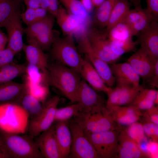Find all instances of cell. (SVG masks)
<instances>
[{
	"label": "cell",
	"mask_w": 158,
	"mask_h": 158,
	"mask_svg": "<svg viewBox=\"0 0 158 158\" xmlns=\"http://www.w3.org/2000/svg\"><path fill=\"white\" fill-rule=\"evenodd\" d=\"M47 82L76 103L82 80L79 73L57 62L48 65Z\"/></svg>",
	"instance_id": "cell-1"
},
{
	"label": "cell",
	"mask_w": 158,
	"mask_h": 158,
	"mask_svg": "<svg viewBox=\"0 0 158 158\" xmlns=\"http://www.w3.org/2000/svg\"><path fill=\"white\" fill-rule=\"evenodd\" d=\"M1 146L8 158H44L34 137L29 134L0 131Z\"/></svg>",
	"instance_id": "cell-2"
},
{
	"label": "cell",
	"mask_w": 158,
	"mask_h": 158,
	"mask_svg": "<svg viewBox=\"0 0 158 158\" xmlns=\"http://www.w3.org/2000/svg\"><path fill=\"white\" fill-rule=\"evenodd\" d=\"M30 120L28 114L20 105L13 103L0 104V131L25 134Z\"/></svg>",
	"instance_id": "cell-3"
},
{
	"label": "cell",
	"mask_w": 158,
	"mask_h": 158,
	"mask_svg": "<svg viewBox=\"0 0 158 158\" xmlns=\"http://www.w3.org/2000/svg\"><path fill=\"white\" fill-rule=\"evenodd\" d=\"M50 48L51 56L56 62L79 73L84 58L77 50L73 37L56 36Z\"/></svg>",
	"instance_id": "cell-4"
},
{
	"label": "cell",
	"mask_w": 158,
	"mask_h": 158,
	"mask_svg": "<svg viewBox=\"0 0 158 158\" xmlns=\"http://www.w3.org/2000/svg\"><path fill=\"white\" fill-rule=\"evenodd\" d=\"M74 118L72 121L88 133H98L118 128L105 107L99 111L91 113L81 112Z\"/></svg>",
	"instance_id": "cell-5"
},
{
	"label": "cell",
	"mask_w": 158,
	"mask_h": 158,
	"mask_svg": "<svg viewBox=\"0 0 158 158\" xmlns=\"http://www.w3.org/2000/svg\"><path fill=\"white\" fill-rule=\"evenodd\" d=\"M86 35L92 49L101 59L109 64L115 63L120 57L112 52L105 29L90 26L87 28Z\"/></svg>",
	"instance_id": "cell-6"
},
{
	"label": "cell",
	"mask_w": 158,
	"mask_h": 158,
	"mask_svg": "<svg viewBox=\"0 0 158 158\" xmlns=\"http://www.w3.org/2000/svg\"><path fill=\"white\" fill-rule=\"evenodd\" d=\"M72 141L69 157L73 158H100L83 129L71 120L69 123Z\"/></svg>",
	"instance_id": "cell-7"
},
{
	"label": "cell",
	"mask_w": 158,
	"mask_h": 158,
	"mask_svg": "<svg viewBox=\"0 0 158 158\" xmlns=\"http://www.w3.org/2000/svg\"><path fill=\"white\" fill-rule=\"evenodd\" d=\"M60 97L55 96L46 102L43 108L36 116L30 120L27 132L34 137L50 128L55 121V114Z\"/></svg>",
	"instance_id": "cell-8"
},
{
	"label": "cell",
	"mask_w": 158,
	"mask_h": 158,
	"mask_svg": "<svg viewBox=\"0 0 158 158\" xmlns=\"http://www.w3.org/2000/svg\"><path fill=\"white\" fill-rule=\"evenodd\" d=\"M117 129L90 133L85 132L100 158L116 157L118 146V133Z\"/></svg>",
	"instance_id": "cell-9"
},
{
	"label": "cell",
	"mask_w": 158,
	"mask_h": 158,
	"mask_svg": "<svg viewBox=\"0 0 158 158\" xmlns=\"http://www.w3.org/2000/svg\"><path fill=\"white\" fill-rule=\"evenodd\" d=\"M84 30L79 36L80 45L85 57L98 73L105 84L111 88L116 82L109 64L99 58L90 46Z\"/></svg>",
	"instance_id": "cell-10"
},
{
	"label": "cell",
	"mask_w": 158,
	"mask_h": 158,
	"mask_svg": "<svg viewBox=\"0 0 158 158\" xmlns=\"http://www.w3.org/2000/svg\"><path fill=\"white\" fill-rule=\"evenodd\" d=\"M76 103L79 105L81 112L91 113L102 110L105 107L104 100L95 90L82 80Z\"/></svg>",
	"instance_id": "cell-11"
},
{
	"label": "cell",
	"mask_w": 158,
	"mask_h": 158,
	"mask_svg": "<svg viewBox=\"0 0 158 158\" xmlns=\"http://www.w3.org/2000/svg\"><path fill=\"white\" fill-rule=\"evenodd\" d=\"M135 42L139 44L152 60L155 62L158 60V20H153L146 28L140 32Z\"/></svg>",
	"instance_id": "cell-12"
},
{
	"label": "cell",
	"mask_w": 158,
	"mask_h": 158,
	"mask_svg": "<svg viewBox=\"0 0 158 158\" xmlns=\"http://www.w3.org/2000/svg\"><path fill=\"white\" fill-rule=\"evenodd\" d=\"M4 27L7 33V47L16 54L23 49L24 44L23 40L24 29L22 26L20 14L18 11L13 14Z\"/></svg>",
	"instance_id": "cell-13"
},
{
	"label": "cell",
	"mask_w": 158,
	"mask_h": 158,
	"mask_svg": "<svg viewBox=\"0 0 158 158\" xmlns=\"http://www.w3.org/2000/svg\"><path fill=\"white\" fill-rule=\"evenodd\" d=\"M55 18L63 34L65 36H78L87 27L76 16L69 13L59 5Z\"/></svg>",
	"instance_id": "cell-14"
},
{
	"label": "cell",
	"mask_w": 158,
	"mask_h": 158,
	"mask_svg": "<svg viewBox=\"0 0 158 158\" xmlns=\"http://www.w3.org/2000/svg\"><path fill=\"white\" fill-rule=\"evenodd\" d=\"M155 62L153 61L146 52L140 47L128 59L127 62L140 78L145 82L149 83L153 73Z\"/></svg>",
	"instance_id": "cell-15"
},
{
	"label": "cell",
	"mask_w": 158,
	"mask_h": 158,
	"mask_svg": "<svg viewBox=\"0 0 158 158\" xmlns=\"http://www.w3.org/2000/svg\"><path fill=\"white\" fill-rule=\"evenodd\" d=\"M142 86L116 85L111 88L106 93L108 99L106 106H126L130 105L133 102Z\"/></svg>",
	"instance_id": "cell-16"
},
{
	"label": "cell",
	"mask_w": 158,
	"mask_h": 158,
	"mask_svg": "<svg viewBox=\"0 0 158 158\" xmlns=\"http://www.w3.org/2000/svg\"><path fill=\"white\" fill-rule=\"evenodd\" d=\"M55 125L37 136L35 140L44 157L62 158L55 133Z\"/></svg>",
	"instance_id": "cell-17"
},
{
	"label": "cell",
	"mask_w": 158,
	"mask_h": 158,
	"mask_svg": "<svg viewBox=\"0 0 158 158\" xmlns=\"http://www.w3.org/2000/svg\"><path fill=\"white\" fill-rule=\"evenodd\" d=\"M154 20H158L147 8L141 7L130 9L122 21L127 25L136 35L147 28Z\"/></svg>",
	"instance_id": "cell-18"
},
{
	"label": "cell",
	"mask_w": 158,
	"mask_h": 158,
	"mask_svg": "<svg viewBox=\"0 0 158 158\" xmlns=\"http://www.w3.org/2000/svg\"><path fill=\"white\" fill-rule=\"evenodd\" d=\"M105 107L114 122L121 126H128L138 121L142 114L140 110L131 105Z\"/></svg>",
	"instance_id": "cell-19"
},
{
	"label": "cell",
	"mask_w": 158,
	"mask_h": 158,
	"mask_svg": "<svg viewBox=\"0 0 158 158\" xmlns=\"http://www.w3.org/2000/svg\"><path fill=\"white\" fill-rule=\"evenodd\" d=\"M116 85L138 87L140 85V77L127 62L111 64Z\"/></svg>",
	"instance_id": "cell-20"
},
{
	"label": "cell",
	"mask_w": 158,
	"mask_h": 158,
	"mask_svg": "<svg viewBox=\"0 0 158 158\" xmlns=\"http://www.w3.org/2000/svg\"><path fill=\"white\" fill-rule=\"evenodd\" d=\"M23 49L27 63L36 66L44 73H47L48 56L35 39H28V44H24Z\"/></svg>",
	"instance_id": "cell-21"
},
{
	"label": "cell",
	"mask_w": 158,
	"mask_h": 158,
	"mask_svg": "<svg viewBox=\"0 0 158 158\" xmlns=\"http://www.w3.org/2000/svg\"><path fill=\"white\" fill-rule=\"evenodd\" d=\"M27 91L26 84L8 81L0 85V104L13 103L20 105L21 99Z\"/></svg>",
	"instance_id": "cell-22"
},
{
	"label": "cell",
	"mask_w": 158,
	"mask_h": 158,
	"mask_svg": "<svg viewBox=\"0 0 158 158\" xmlns=\"http://www.w3.org/2000/svg\"><path fill=\"white\" fill-rule=\"evenodd\" d=\"M118 146L116 157L144 158L148 156L140 149L138 144L128 135L125 130L119 133Z\"/></svg>",
	"instance_id": "cell-23"
},
{
	"label": "cell",
	"mask_w": 158,
	"mask_h": 158,
	"mask_svg": "<svg viewBox=\"0 0 158 158\" xmlns=\"http://www.w3.org/2000/svg\"><path fill=\"white\" fill-rule=\"evenodd\" d=\"M81 78L97 91L107 93L111 87H108L92 65L85 57L79 73Z\"/></svg>",
	"instance_id": "cell-24"
},
{
	"label": "cell",
	"mask_w": 158,
	"mask_h": 158,
	"mask_svg": "<svg viewBox=\"0 0 158 158\" xmlns=\"http://www.w3.org/2000/svg\"><path fill=\"white\" fill-rule=\"evenodd\" d=\"M69 121L57 122L55 125V133L62 158L69 157L72 136Z\"/></svg>",
	"instance_id": "cell-25"
},
{
	"label": "cell",
	"mask_w": 158,
	"mask_h": 158,
	"mask_svg": "<svg viewBox=\"0 0 158 158\" xmlns=\"http://www.w3.org/2000/svg\"><path fill=\"white\" fill-rule=\"evenodd\" d=\"M158 99L157 90L152 89L144 88L142 87L130 105L140 110H146L155 104H157Z\"/></svg>",
	"instance_id": "cell-26"
},
{
	"label": "cell",
	"mask_w": 158,
	"mask_h": 158,
	"mask_svg": "<svg viewBox=\"0 0 158 158\" xmlns=\"http://www.w3.org/2000/svg\"><path fill=\"white\" fill-rule=\"evenodd\" d=\"M55 17L50 13L43 19L24 29V32L28 39H35L38 35L53 29Z\"/></svg>",
	"instance_id": "cell-27"
},
{
	"label": "cell",
	"mask_w": 158,
	"mask_h": 158,
	"mask_svg": "<svg viewBox=\"0 0 158 158\" xmlns=\"http://www.w3.org/2000/svg\"><path fill=\"white\" fill-rule=\"evenodd\" d=\"M117 0H105L96 8L93 20L96 27L100 29L106 28L111 11Z\"/></svg>",
	"instance_id": "cell-28"
},
{
	"label": "cell",
	"mask_w": 158,
	"mask_h": 158,
	"mask_svg": "<svg viewBox=\"0 0 158 158\" xmlns=\"http://www.w3.org/2000/svg\"><path fill=\"white\" fill-rule=\"evenodd\" d=\"M131 4L127 0L117 1L111 11L106 28L107 32L123 20L130 10Z\"/></svg>",
	"instance_id": "cell-29"
},
{
	"label": "cell",
	"mask_w": 158,
	"mask_h": 158,
	"mask_svg": "<svg viewBox=\"0 0 158 158\" xmlns=\"http://www.w3.org/2000/svg\"><path fill=\"white\" fill-rule=\"evenodd\" d=\"M63 7L69 13L76 16L87 26L91 25L90 14L86 11L80 0H60Z\"/></svg>",
	"instance_id": "cell-30"
},
{
	"label": "cell",
	"mask_w": 158,
	"mask_h": 158,
	"mask_svg": "<svg viewBox=\"0 0 158 158\" xmlns=\"http://www.w3.org/2000/svg\"><path fill=\"white\" fill-rule=\"evenodd\" d=\"M107 32L109 40L111 41H129L133 40L132 37L135 35L128 26L123 21L118 23Z\"/></svg>",
	"instance_id": "cell-31"
},
{
	"label": "cell",
	"mask_w": 158,
	"mask_h": 158,
	"mask_svg": "<svg viewBox=\"0 0 158 158\" xmlns=\"http://www.w3.org/2000/svg\"><path fill=\"white\" fill-rule=\"evenodd\" d=\"M26 65L27 63L18 64L13 62L0 67V85L24 74Z\"/></svg>",
	"instance_id": "cell-32"
},
{
	"label": "cell",
	"mask_w": 158,
	"mask_h": 158,
	"mask_svg": "<svg viewBox=\"0 0 158 158\" xmlns=\"http://www.w3.org/2000/svg\"><path fill=\"white\" fill-rule=\"evenodd\" d=\"M20 105L28 113L30 119L40 113L43 105L41 102L29 93L28 90L22 97Z\"/></svg>",
	"instance_id": "cell-33"
},
{
	"label": "cell",
	"mask_w": 158,
	"mask_h": 158,
	"mask_svg": "<svg viewBox=\"0 0 158 158\" xmlns=\"http://www.w3.org/2000/svg\"><path fill=\"white\" fill-rule=\"evenodd\" d=\"M21 0H0V28L15 12Z\"/></svg>",
	"instance_id": "cell-34"
},
{
	"label": "cell",
	"mask_w": 158,
	"mask_h": 158,
	"mask_svg": "<svg viewBox=\"0 0 158 158\" xmlns=\"http://www.w3.org/2000/svg\"><path fill=\"white\" fill-rule=\"evenodd\" d=\"M81 112V109L76 103L62 108H57L55 114V121H69L73 117H75Z\"/></svg>",
	"instance_id": "cell-35"
},
{
	"label": "cell",
	"mask_w": 158,
	"mask_h": 158,
	"mask_svg": "<svg viewBox=\"0 0 158 158\" xmlns=\"http://www.w3.org/2000/svg\"><path fill=\"white\" fill-rule=\"evenodd\" d=\"M47 12L41 7L36 9L27 8L20 16L21 19L28 26L44 18L48 14Z\"/></svg>",
	"instance_id": "cell-36"
},
{
	"label": "cell",
	"mask_w": 158,
	"mask_h": 158,
	"mask_svg": "<svg viewBox=\"0 0 158 158\" xmlns=\"http://www.w3.org/2000/svg\"><path fill=\"white\" fill-rule=\"evenodd\" d=\"M25 83L27 85L28 92L43 105L49 94L47 86L44 83H32L27 82Z\"/></svg>",
	"instance_id": "cell-37"
},
{
	"label": "cell",
	"mask_w": 158,
	"mask_h": 158,
	"mask_svg": "<svg viewBox=\"0 0 158 158\" xmlns=\"http://www.w3.org/2000/svg\"><path fill=\"white\" fill-rule=\"evenodd\" d=\"M47 73L36 66L27 63L25 75V82L32 83H44L47 82Z\"/></svg>",
	"instance_id": "cell-38"
},
{
	"label": "cell",
	"mask_w": 158,
	"mask_h": 158,
	"mask_svg": "<svg viewBox=\"0 0 158 158\" xmlns=\"http://www.w3.org/2000/svg\"><path fill=\"white\" fill-rule=\"evenodd\" d=\"M109 41L113 53L120 57L125 53L134 51L136 49V44L133 40L126 42Z\"/></svg>",
	"instance_id": "cell-39"
},
{
	"label": "cell",
	"mask_w": 158,
	"mask_h": 158,
	"mask_svg": "<svg viewBox=\"0 0 158 158\" xmlns=\"http://www.w3.org/2000/svg\"><path fill=\"white\" fill-rule=\"evenodd\" d=\"M125 130L129 137L138 144L147 138L142 124L138 121L128 126V128Z\"/></svg>",
	"instance_id": "cell-40"
},
{
	"label": "cell",
	"mask_w": 158,
	"mask_h": 158,
	"mask_svg": "<svg viewBox=\"0 0 158 158\" xmlns=\"http://www.w3.org/2000/svg\"><path fill=\"white\" fill-rule=\"evenodd\" d=\"M142 114L143 116L144 123L142 124L145 133L148 137L152 140L156 142L158 141V125L152 122L146 112Z\"/></svg>",
	"instance_id": "cell-41"
},
{
	"label": "cell",
	"mask_w": 158,
	"mask_h": 158,
	"mask_svg": "<svg viewBox=\"0 0 158 158\" xmlns=\"http://www.w3.org/2000/svg\"><path fill=\"white\" fill-rule=\"evenodd\" d=\"M15 54L8 48L0 51V67L13 62Z\"/></svg>",
	"instance_id": "cell-42"
},
{
	"label": "cell",
	"mask_w": 158,
	"mask_h": 158,
	"mask_svg": "<svg viewBox=\"0 0 158 158\" xmlns=\"http://www.w3.org/2000/svg\"><path fill=\"white\" fill-rule=\"evenodd\" d=\"M147 9L155 18H158V0H146Z\"/></svg>",
	"instance_id": "cell-43"
},
{
	"label": "cell",
	"mask_w": 158,
	"mask_h": 158,
	"mask_svg": "<svg viewBox=\"0 0 158 158\" xmlns=\"http://www.w3.org/2000/svg\"><path fill=\"white\" fill-rule=\"evenodd\" d=\"M147 154L149 157H157L158 155L157 142L153 141H149L148 148Z\"/></svg>",
	"instance_id": "cell-44"
},
{
	"label": "cell",
	"mask_w": 158,
	"mask_h": 158,
	"mask_svg": "<svg viewBox=\"0 0 158 158\" xmlns=\"http://www.w3.org/2000/svg\"><path fill=\"white\" fill-rule=\"evenodd\" d=\"M151 121L154 124L158 125V108L154 106L150 109L146 110Z\"/></svg>",
	"instance_id": "cell-45"
},
{
	"label": "cell",
	"mask_w": 158,
	"mask_h": 158,
	"mask_svg": "<svg viewBox=\"0 0 158 158\" xmlns=\"http://www.w3.org/2000/svg\"><path fill=\"white\" fill-rule=\"evenodd\" d=\"M150 86L153 87H158V60L155 62L153 73L149 83Z\"/></svg>",
	"instance_id": "cell-46"
},
{
	"label": "cell",
	"mask_w": 158,
	"mask_h": 158,
	"mask_svg": "<svg viewBox=\"0 0 158 158\" xmlns=\"http://www.w3.org/2000/svg\"><path fill=\"white\" fill-rule=\"evenodd\" d=\"M48 0L50 4L48 12L55 17L59 6L58 0Z\"/></svg>",
	"instance_id": "cell-47"
},
{
	"label": "cell",
	"mask_w": 158,
	"mask_h": 158,
	"mask_svg": "<svg viewBox=\"0 0 158 158\" xmlns=\"http://www.w3.org/2000/svg\"><path fill=\"white\" fill-rule=\"evenodd\" d=\"M80 1L88 13L90 14L93 11L94 7L92 0H80Z\"/></svg>",
	"instance_id": "cell-48"
},
{
	"label": "cell",
	"mask_w": 158,
	"mask_h": 158,
	"mask_svg": "<svg viewBox=\"0 0 158 158\" xmlns=\"http://www.w3.org/2000/svg\"><path fill=\"white\" fill-rule=\"evenodd\" d=\"M27 8L36 9L40 7L38 0H23Z\"/></svg>",
	"instance_id": "cell-49"
},
{
	"label": "cell",
	"mask_w": 158,
	"mask_h": 158,
	"mask_svg": "<svg viewBox=\"0 0 158 158\" xmlns=\"http://www.w3.org/2000/svg\"><path fill=\"white\" fill-rule=\"evenodd\" d=\"M7 42V37L0 28V51L5 48V47Z\"/></svg>",
	"instance_id": "cell-50"
},
{
	"label": "cell",
	"mask_w": 158,
	"mask_h": 158,
	"mask_svg": "<svg viewBox=\"0 0 158 158\" xmlns=\"http://www.w3.org/2000/svg\"><path fill=\"white\" fill-rule=\"evenodd\" d=\"M40 7L46 10L48 12L50 4L48 0H38Z\"/></svg>",
	"instance_id": "cell-51"
},
{
	"label": "cell",
	"mask_w": 158,
	"mask_h": 158,
	"mask_svg": "<svg viewBox=\"0 0 158 158\" xmlns=\"http://www.w3.org/2000/svg\"><path fill=\"white\" fill-rule=\"evenodd\" d=\"M105 0H92L94 8H97L101 5Z\"/></svg>",
	"instance_id": "cell-52"
},
{
	"label": "cell",
	"mask_w": 158,
	"mask_h": 158,
	"mask_svg": "<svg viewBox=\"0 0 158 158\" xmlns=\"http://www.w3.org/2000/svg\"><path fill=\"white\" fill-rule=\"evenodd\" d=\"M131 4L132 3L135 7H141L140 1V0H127Z\"/></svg>",
	"instance_id": "cell-53"
},
{
	"label": "cell",
	"mask_w": 158,
	"mask_h": 158,
	"mask_svg": "<svg viewBox=\"0 0 158 158\" xmlns=\"http://www.w3.org/2000/svg\"><path fill=\"white\" fill-rule=\"evenodd\" d=\"M0 158H8L4 150L0 145Z\"/></svg>",
	"instance_id": "cell-54"
},
{
	"label": "cell",
	"mask_w": 158,
	"mask_h": 158,
	"mask_svg": "<svg viewBox=\"0 0 158 158\" xmlns=\"http://www.w3.org/2000/svg\"><path fill=\"white\" fill-rule=\"evenodd\" d=\"M1 138L0 137V146H1Z\"/></svg>",
	"instance_id": "cell-55"
}]
</instances>
